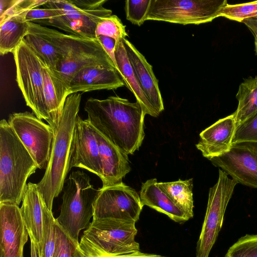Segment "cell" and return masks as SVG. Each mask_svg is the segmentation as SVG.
<instances>
[{"mask_svg":"<svg viewBox=\"0 0 257 257\" xmlns=\"http://www.w3.org/2000/svg\"><path fill=\"white\" fill-rule=\"evenodd\" d=\"M226 0H151L146 21L199 25L219 17Z\"/></svg>","mask_w":257,"mask_h":257,"instance_id":"ba28073f","label":"cell"},{"mask_svg":"<svg viewBox=\"0 0 257 257\" xmlns=\"http://www.w3.org/2000/svg\"><path fill=\"white\" fill-rule=\"evenodd\" d=\"M151 0L125 1V11L126 19L139 26L146 21L149 12Z\"/></svg>","mask_w":257,"mask_h":257,"instance_id":"836d02e7","label":"cell"},{"mask_svg":"<svg viewBox=\"0 0 257 257\" xmlns=\"http://www.w3.org/2000/svg\"><path fill=\"white\" fill-rule=\"evenodd\" d=\"M124 83L115 68L100 66L84 68L71 81L69 93L86 92L97 90H112L123 86Z\"/></svg>","mask_w":257,"mask_h":257,"instance_id":"d6986e66","label":"cell"},{"mask_svg":"<svg viewBox=\"0 0 257 257\" xmlns=\"http://www.w3.org/2000/svg\"><path fill=\"white\" fill-rule=\"evenodd\" d=\"M242 141L257 142V113L237 127L232 143Z\"/></svg>","mask_w":257,"mask_h":257,"instance_id":"d590c367","label":"cell"},{"mask_svg":"<svg viewBox=\"0 0 257 257\" xmlns=\"http://www.w3.org/2000/svg\"><path fill=\"white\" fill-rule=\"evenodd\" d=\"M139 195L143 206L147 205L163 213L176 222L183 223L189 219L159 187L156 178L142 184Z\"/></svg>","mask_w":257,"mask_h":257,"instance_id":"7402d4cb","label":"cell"},{"mask_svg":"<svg viewBox=\"0 0 257 257\" xmlns=\"http://www.w3.org/2000/svg\"><path fill=\"white\" fill-rule=\"evenodd\" d=\"M254 44H255V50L256 54L257 55V34L254 37Z\"/></svg>","mask_w":257,"mask_h":257,"instance_id":"60d3db41","label":"cell"},{"mask_svg":"<svg viewBox=\"0 0 257 257\" xmlns=\"http://www.w3.org/2000/svg\"><path fill=\"white\" fill-rule=\"evenodd\" d=\"M13 53L17 82L27 105L36 116L47 122L42 75L44 62L24 39Z\"/></svg>","mask_w":257,"mask_h":257,"instance_id":"52a82bcc","label":"cell"},{"mask_svg":"<svg viewBox=\"0 0 257 257\" xmlns=\"http://www.w3.org/2000/svg\"><path fill=\"white\" fill-rule=\"evenodd\" d=\"M236 98L238 106L232 114L237 127L257 113V77L244 79L239 85Z\"/></svg>","mask_w":257,"mask_h":257,"instance_id":"d4e9b609","label":"cell"},{"mask_svg":"<svg viewBox=\"0 0 257 257\" xmlns=\"http://www.w3.org/2000/svg\"><path fill=\"white\" fill-rule=\"evenodd\" d=\"M85 169L100 179L102 166L94 127L87 119L77 117L72 142L70 168Z\"/></svg>","mask_w":257,"mask_h":257,"instance_id":"5bb4252c","label":"cell"},{"mask_svg":"<svg viewBox=\"0 0 257 257\" xmlns=\"http://www.w3.org/2000/svg\"><path fill=\"white\" fill-rule=\"evenodd\" d=\"M159 187L167 195L173 202L187 216H193V179H179L176 181L158 182Z\"/></svg>","mask_w":257,"mask_h":257,"instance_id":"484cf974","label":"cell"},{"mask_svg":"<svg viewBox=\"0 0 257 257\" xmlns=\"http://www.w3.org/2000/svg\"><path fill=\"white\" fill-rule=\"evenodd\" d=\"M81 100L80 93L71 94L67 98L59 125L53 131L48 166L41 180L37 184L46 206L52 212L54 199L62 191L67 175L71 170L73 135Z\"/></svg>","mask_w":257,"mask_h":257,"instance_id":"7a4b0ae2","label":"cell"},{"mask_svg":"<svg viewBox=\"0 0 257 257\" xmlns=\"http://www.w3.org/2000/svg\"><path fill=\"white\" fill-rule=\"evenodd\" d=\"M94 128L101 162L102 187L120 184L131 170L128 155Z\"/></svg>","mask_w":257,"mask_h":257,"instance_id":"e0dca14e","label":"cell"},{"mask_svg":"<svg viewBox=\"0 0 257 257\" xmlns=\"http://www.w3.org/2000/svg\"><path fill=\"white\" fill-rule=\"evenodd\" d=\"M62 191L60 213L56 220L74 240L79 243V232L88 227L93 216L99 189L90 183L86 173L75 171L66 180Z\"/></svg>","mask_w":257,"mask_h":257,"instance_id":"5b68a950","label":"cell"},{"mask_svg":"<svg viewBox=\"0 0 257 257\" xmlns=\"http://www.w3.org/2000/svg\"><path fill=\"white\" fill-rule=\"evenodd\" d=\"M257 15V1L237 4H227L220 11L219 17L242 23L247 18Z\"/></svg>","mask_w":257,"mask_h":257,"instance_id":"1f68e13d","label":"cell"},{"mask_svg":"<svg viewBox=\"0 0 257 257\" xmlns=\"http://www.w3.org/2000/svg\"><path fill=\"white\" fill-rule=\"evenodd\" d=\"M225 257H257V234H246L228 249Z\"/></svg>","mask_w":257,"mask_h":257,"instance_id":"d6a6232c","label":"cell"},{"mask_svg":"<svg viewBox=\"0 0 257 257\" xmlns=\"http://www.w3.org/2000/svg\"><path fill=\"white\" fill-rule=\"evenodd\" d=\"M79 244L84 257H167L153 253L144 252L140 250L118 255L108 254L90 242L83 235Z\"/></svg>","mask_w":257,"mask_h":257,"instance_id":"e575fe53","label":"cell"},{"mask_svg":"<svg viewBox=\"0 0 257 257\" xmlns=\"http://www.w3.org/2000/svg\"><path fill=\"white\" fill-rule=\"evenodd\" d=\"M31 242V257H39L37 249L34 239L30 237Z\"/></svg>","mask_w":257,"mask_h":257,"instance_id":"ab89813d","label":"cell"},{"mask_svg":"<svg viewBox=\"0 0 257 257\" xmlns=\"http://www.w3.org/2000/svg\"><path fill=\"white\" fill-rule=\"evenodd\" d=\"M237 182L220 169L216 184L209 190L206 213L197 242L196 257H208L221 229L226 207Z\"/></svg>","mask_w":257,"mask_h":257,"instance_id":"9c48e42d","label":"cell"},{"mask_svg":"<svg viewBox=\"0 0 257 257\" xmlns=\"http://www.w3.org/2000/svg\"><path fill=\"white\" fill-rule=\"evenodd\" d=\"M106 0H48L44 8L56 10L58 16L50 22L52 26L73 35L96 39L97 24L112 11L103 7Z\"/></svg>","mask_w":257,"mask_h":257,"instance_id":"8992f818","label":"cell"},{"mask_svg":"<svg viewBox=\"0 0 257 257\" xmlns=\"http://www.w3.org/2000/svg\"><path fill=\"white\" fill-rule=\"evenodd\" d=\"M137 232L135 222L98 219L92 220L83 236L105 252L118 255L140 250Z\"/></svg>","mask_w":257,"mask_h":257,"instance_id":"30bf717a","label":"cell"},{"mask_svg":"<svg viewBox=\"0 0 257 257\" xmlns=\"http://www.w3.org/2000/svg\"><path fill=\"white\" fill-rule=\"evenodd\" d=\"M87 120L123 153L133 154L145 137L146 115L136 101L118 96L104 99L89 98L84 106Z\"/></svg>","mask_w":257,"mask_h":257,"instance_id":"6da1fadb","label":"cell"},{"mask_svg":"<svg viewBox=\"0 0 257 257\" xmlns=\"http://www.w3.org/2000/svg\"><path fill=\"white\" fill-rule=\"evenodd\" d=\"M34 24L59 53L61 60L54 71L68 88L74 76L84 68L100 66L116 69L113 61L97 38L87 39L66 34L46 26Z\"/></svg>","mask_w":257,"mask_h":257,"instance_id":"277c9868","label":"cell"},{"mask_svg":"<svg viewBox=\"0 0 257 257\" xmlns=\"http://www.w3.org/2000/svg\"><path fill=\"white\" fill-rule=\"evenodd\" d=\"M29 32L24 40L43 61L54 71L61 60L59 53L54 45L36 28L34 23L29 22Z\"/></svg>","mask_w":257,"mask_h":257,"instance_id":"4316f807","label":"cell"},{"mask_svg":"<svg viewBox=\"0 0 257 257\" xmlns=\"http://www.w3.org/2000/svg\"><path fill=\"white\" fill-rule=\"evenodd\" d=\"M115 56L117 71L125 85L135 96L146 114L157 117L158 114L141 87L128 60L122 39L116 43Z\"/></svg>","mask_w":257,"mask_h":257,"instance_id":"603a6c76","label":"cell"},{"mask_svg":"<svg viewBox=\"0 0 257 257\" xmlns=\"http://www.w3.org/2000/svg\"><path fill=\"white\" fill-rule=\"evenodd\" d=\"M48 0H1L0 23L14 16L43 6Z\"/></svg>","mask_w":257,"mask_h":257,"instance_id":"f546056e","label":"cell"},{"mask_svg":"<svg viewBox=\"0 0 257 257\" xmlns=\"http://www.w3.org/2000/svg\"><path fill=\"white\" fill-rule=\"evenodd\" d=\"M8 122L36 163L46 169L50 159L54 131L52 127L29 111L14 112Z\"/></svg>","mask_w":257,"mask_h":257,"instance_id":"8fae6325","label":"cell"},{"mask_svg":"<svg viewBox=\"0 0 257 257\" xmlns=\"http://www.w3.org/2000/svg\"><path fill=\"white\" fill-rule=\"evenodd\" d=\"M236 127L233 114L221 118L201 132L196 147L209 160L222 155L229 150Z\"/></svg>","mask_w":257,"mask_h":257,"instance_id":"2e32d148","label":"cell"},{"mask_svg":"<svg viewBox=\"0 0 257 257\" xmlns=\"http://www.w3.org/2000/svg\"><path fill=\"white\" fill-rule=\"evenodd\" d=\"M44 93L48 114V123L53 131L58 127L69 88L56 76L54 71L44 62L42 71Z\"/></svg>","mask_w":257,"mask_h":257,"instance_id":"44dd1931","label":"cell"},{"mask_svg":"<svg viewBox=\"0 0 257 257\" xmlns=\"http://www.w3.org/2000/svg\"><path fill=\"white\" fill-rule=\"evenodd\" d=\"M100 35L114 39L117 42L125 39L128 34L125 26L116 15H111L102 18L97 25L95 30L96 38Z\"/></svg>","mask_w":257,"mask_h":257,"instance_id":"4dcf8cb0","label":"cell"},{"mask_svg":"<svg viewBox=\"0 0 257 257\" xmlns=\"http://www.w3.org/2000/svg\"><path fill=\"white\" fill-rule=\"evenodd\" d=\"M56 240L54 257H84L79 243L76 242L56 220Z\"/></svg>","mask_w":257,"mask_h":257,"instance_id":"83f0119b","label":"cell"},{"mask_svg":"<svg viewBox=\"0 0 257 257\" xmlns=\"http://www.w3.org/2000/svg\"><path fill=\"white\" fill-rule=\"evenodd\" d=\"M144 206L140 195L123 182L99 188L93 219H115L136 222Z\"/></svg>","mask_w":257,"mask_h":257,"instance_id":"7c38bea8","label":"cell"},{"mask_svg":"<svg viewBox=\"0 0 257 257\" xmlns=\"http://www.w3.org/2000/svg\"><path fill=\"white\" fill-rule=\"evenodd\" d=\"M43 242L42 257H54L56 240V218L53 213L43 204Z\"/></svg>","mask_w":257,"mask_h":257,"instance_id":"f1b7e54d","label":"cell"},{"mask_svg":"<svg viewBox=\"0 0 257 257\" xmlns=\"http://www.w3.org/2000/svg\"><path fill=\"white\" fill-rule=\"evenodd\" d=\"M28 236L21 208L0 203V257H23Z\"/></svg>","mask_w":257,"mask_h":257,"instance_id":"9a60e30c","label":"cell"},{"mask_svg":"<svg viewBox=\"0 0 257 257\" xmlns=\"http://www.w3.org/2000/svg\"><path fill=\"white\" fill-rule=\"evenodd\" d=\"M209 160L237 183L257 188V142L232 143L228 152Z\"/></svg>","mask_w":257,"mask_h":257,"instance_id":"4fadbf2b","label":"cell"},{"mask_svg":"<svg viewBox=\"0 0 257 257\" xmlns=\"http://www.w3.org/2000/svg\"><path fill=\"white\" fill-rule=\"evenodd\" d=\"M96 38L100 42L105 51L113 61L117 70V65L115 56L116 41L111 37L103 35H100Z\"/></svg>","mask_w":257,"mask_h":257,"instance_id":"74e56055","label":"cell"},{"mask_svg":"<svg viewBox=\"0 0 257 257\" xmlns=\"http://www.w3.org/2000/svg\"><path fill=\"white\" fill-rule=\"evenodd\" d=\"M126 54L136 77L151 104L158 114L164 109L163 98L152 66L127 39H122Z\"/></svg>","mask_w":257,"mask_h":257,"instance_id":"ac0fdd59","label":"cell"},{"mask_svg":"<svg viewBox=\"0 0 257 257\" xmlns=\"http://www.w3.org/2000/svg\"><path fill=\"white\" fill-rule=\"evenodd\" d=\"M27 11L11 17L0 23V54L2 56L13 53L28 33L30 24L26 19Z\"/></svg>","mask_w":257,"mask_h":257,"instance_id":"cb8c5ba5","label":"cell"},{"mask_svg":"<svg viewBox=\"0 0 257 257\" xmlns=\"http://www.w3.org/2000/svg\"><path fill=\"white\" fill-rule=\"evenodd\" d=\"M250 30L255 37L257 34V15L244 19L242 22Z\"/></svg>","mask_w":257,"mask_h":257,"instance_id":"f35d334b","label":"cell"},{"mask_svg":"<svg viewBox=\"0 0 257 257\" xmlns=\"http://www.w3.org/2000/svg\"><path fill=\"white\" fill-rule=\"evenodd\" d=\"M21 210L29 237L35 242L38 256L42 257L43 242V213L44 202L37 184L28 183L23 194Z\"/></svg>","mask_w":257,"mask_h":257,"instance_id":"ffe728a7","label":"cell"},{"mask_svg":"<svg viewBox=\"0 0 257 257\" xmlns=\"http://www.w3.org/2000/svg\"><path fill=\"white\" fill-rule=\"evenodd\" d=\"M58 16L57 11L52 8H35L27 12L26 19L29 22L40 25L48 26L50 21Z\"/></svg>","mask_w":257,"mask_h":257,"instance_id":"8d00e7d4","label":"cell"},{"mask_svg":"<svg viewBox=\"0 0 257 257\" xmlns=\"http://www.w3.org/2000/svg\"><path fill=\"white\" fill-rule=\"evenodd\" d=\"M38 167L8 121H0V203L19 206Z\"/></svg>","mask_w":257,"mask_h":257,"instance_id":"3957f363","label":"cell"}]
</instances>
